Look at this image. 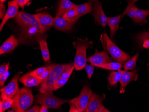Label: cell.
I'll use <instances>...</instances> for the list:
<instances>
[{
  "instance_id": "6da1fadb",
  "label": "cell",
  "mask_w": 149,
  "mask_h": 112,
  "mask_svg": "<svg viewBox=\"0 0 149 112\" xmlns=\"http://www.w3.org/2000/svg\"><path fill=\"white\" fill-rule=\"evenodd\" d=\"M18 26L19 33L18 39L21 44L31 43L33 40H37L50 27H44L38 23L33 15L19 11L15 17Z\"/></svg>"
},
{
  "instance_id": "7a4b0ae2",
  "label": "cell",
  "mask_w": 149,
  "mask_h": 112,
  "mask_svg": "<svg viewBox=\"0 0 149 112\" xmlns=\"http://www.w3.org/2000/svg\"><path fill=\"white\" fill-rule=\"evenodd\" d=\"M100 40L104 50L110 54L114 61L124 64L131 58L129 55L121 50L111 40L105 33L100 35Z\"/></svg>"
},
{
  "instance_id": "3957f363",
  "label": "cell",
  "mask_w": 149,
  "mask_h": 112,
  "mask_svg": "<svg viewBox=\"0 0 149 112\" xmlns=\"http://www.w3.org/2000/svg\"><path fill=\"white\" fill-rule=\"evenodd\" d=\"M73 44L74 48L76 49V55L74 62V69L77 71L82 70L85 67L87 62V49L93 48V41H89L87 38L83 39L78 38Z\"/></svg>"
},
{
  "instance_id": "277c9868",
  "label": "cell",
  "mask_w": 149,
  "mask_h": 112,
  "mask_svg": "<svg viewBox=\"0 0 149 112\" xmlns=\"http://www.w3.org/2000/svg\"><path fill=\"white\" fill-rule=\"evenodd\" d=\"M12 98L13 104L11 108L16 112H26L31 107L34 100L31 89L26 87L19 89Z\"/></svg>"
},
{
  "instance_id": "5b68a950",
  "label": "cell",
  "mask_w": 149,
  "mask_h": 112,
  "mask_svg": "<svg viewBox=\"0 0 149 112\" xmlns=\"http://www.w3.org/2000/svg\"><path fill=\"white\" fill-rule=\"evenodd\" d=\"M74 66V63L66 64H54L51 73L47 78L41 84L39 92H53V84L65 71Z\"/></svg>"
},
{
  "instance_id": "8992f818",
  "label": "cell",
  "mask_w": 149,
  "mask_h": 112,
  "mask_svg": "<svg viewBox=\"0 0 149 112\" xmlns=\"http://www.w3.org/2000/svg\"><path fill=\"white\" fill-rule=\"evenodd\" d=\"M69 101L57 97L54 95L53 92H40L36 96V102L37 104L52 109H59L64 104L69 103Z\"/></svg>"
},
{
  "instance_id": "52a82bcc",
  "label": "cell",
  "mask_w": 149,
  "mask_h": 112,
  "mask_svg": "<svg viewBox=\"0 0 149 112\" xmlns=\"http://www.w3.org/2000/svg\"><path fill=\"white\" fill-rule=\"evenodd\" d=\"M93 94L91 88L84 85L79 96L70 100L69 103L73 104L77 109L79 112H86L88 102Z\"/></svg>"
},
{
  "instance_id": "ba28073f",
  "label": "cell",
  "mask_w": 149,
  "mask_h": 112,
  "mask_svg": "<svg viewBox=\"0 0 149 112\" xmlns=\"http://www.w3.org/2000/svg\"><path fill=\"white\" fill-rule=\"evenodd\" d=\"M23 73L22 72H19L13 77L10 83L6 86L1 89V98L4 100L7 99L12 98L17 94L19 89L18 88V81L19 77Z\"/></svg>"
},
{
  "instance_id": "9c48e42d",
  "label": "cell",
  "mask_w": 149,
  "mask_h": 112,
  "mask_svg": "<svg viewBox=\"0 0 149 112\" xmlns=\"http://www.w3.org/2000/svg\"><path fill=\"white\" fill-rule=\"evenodd\" d=\"M87 61L90 63L94 66L97 67L111 62L112 60L106 51L104 50L103 51L99 52L97 49H96L94 54L89 57L87 59Z\"/></svg>"
},
{
  "instance_id": "30bf717a",
  "label": "cell",
  "mask_w": 149,
  "mask_h": 112,
  "mask_svg": "<svg viewBox=\"0 0 149 112\" xmlns=\"http://www.w3.org/2000/svg\"><path fill=\"white\" fill-rule=\"evenodd\" d=\"M92 15L94 17L95 22L102 27H105L107 24L108 17L104 13L101 3L97 1L95 3Z\"/></svg>"
},
{
  "instance_id": "8fae6325",
  "label": "cell",
  "mask_w": 149,
  "mask_h": 112,
  "mask_svg": "<svg viewBox=\"0 0 149 112\" xmlns=\"http://www.w3.org/2000/svg\"><path fill=\"white\" fill-rule=\"evenodd\" d=\"M8 9L0 26L1 31H2L7 22L11 18L15 17L18 14L19 5L17 0H12L11 1H8Z\"/></svg>"
},
{
  "instance_id": "7c38bea8",
  "label": "cell",
  "mask_w": 149,
  "mask_h": 112,
  "mask_svg": "<svg viewBox=\"0 0 149 112\" xmlns=\"http://www.w3.org/2000/svg\"><path fill=\"white\" fill-rule=\"evenodd\" d=\"M138 77H139V75H138V70H134L132 72L124 71L121 79L119 82L120 84V93H124L125 92V88L127 85L132 81H137Z\"/></svg>"
},
{
  "instance_id": "4fadbf2b",
  "label": "cell",
  "mask_w": 149,
  "mask_h": 112,
  "mask_svg": "<svg viewBox=\"0 0 149 112\" xmlns=\"http://www.w3.org/2000/svg\"><path fill=\"white\" fill-rule=\"evenodd\" d=\"M75 23L67 20L62 17L56 16L54 20V27L56 30L68 32L72 29Z\"/></svg>"
},
{
  "instance_id": "5bb4252c",
  "label": "cell",
  "mask_w": 149,
  "mask_h": 112,
  "mask_svg": "<svg viewBox=\"0 0 149 112\" xmlns=\"http://www.w3.org/2000/svg\"><path fill=\"white\" fill-rule=\"evenodd\" d=\"M105 98V94L99 95L96 93H93L88 102L86 112H97Z\"/></svg>"
},
{
  "instance_id": "9a60e30c",
  "label": "cell",
  "mask_w": 149,
  "mask_h": 112,
  "mask_svg": "<svg viewBox=\"0 0 149 112\" xmlns=\"http://www.w3.org/2000/svg\"><path fill=\"white\" fill-rule=\"evenodd\" d=\"M19 43V40L12 35L2 44L0 47V55L10 52L15 49Z\"/></svg>"
},
{
  "instance_id": "2e32d148",
  "label": "cell",
  "mask_w": 149,
  "mask_h": 112,
  "mask_svg": "<svg viewBox=\"0 0 149 112\" xmlns=\"http://www.w3.org/2000/svg\"><path fill=\"white\" fill-rule=\"evenodd\" d=\"M19 81L25 86L28 88L36 86L41 84L43 82V81L39 80L35 76L31 75L29 72L19 78Z\"/></svg>"
},
{
  "instance_id": "e0dca14e",
  "label": "cell",
  "mask_w": 149,
  "mask_h": 112,
  "mask_svg": "<svg viewBox=\"0 0 149 112\" xmlns=\"http://www.w3.org/2000/svg\"><path fill=\"white\" fill-rule=\"evenodd\" d=\"M33 15L41 26L50 28L53 26L54 18L47 13H39Z\"/></svg>"
},
{
  "instance_id": "ac0fdd59",
  "label": "cell",
  "mask_w": 149,
  "mask_h": 112,
  "mask_svg": "<svg viewBox=\"0 0 149 112\" xmlns=\"http://www.w3.org/2000/svg\"><path fill=\"white\" fill-rule=\"evenodd\" d=\"M77 5L72 3L70 0H60L56 16L62 17L65 13L69 10L75 8Z\"/></svg>"
},
{
  "instance_id": "d6986e66",
  "label": "cell",
  "mask_w": 149,
  "mask_h": 112,
  "mask_svg": "<svg viewBox=\"0 0 149 112\" xmlns=\"http://www.w3.org/2000/svg\"><path fill=\"white\" fill-rule=\"evenodd\" d=\"M121 17V15L114 17H108L107 24L110 28V36L111 38L114 37L116 32L120 28L119 27V23Z\"/></svg>"
},
{
  "instance_id": "ffe728a7",
  "label": "cell",
  "mask_w": 149,
  "mask_h": 112,
  "mask_svg": "<svg viewBox=\"0 0 149 112\" xmlns=\"http://www.w3.org/2000/svg\"><path fill=\"white\" fill-rule=\"evenodd\" d=\"M37 41L39 43L42 55L44 62L48 61L51 60L50 52L48 50V46L47 41L42 38H40L37 39Z\"/></svg>"
},
{
  "instance_id": "44dd1931",
  "label": "cell",
  "mask_w": 149,
  "mask_h": 112,
  "mask_svg": "<svg viewBox=\"0 0 149 112\" xmlns=\"http://www.w3.org/2000/svg\"><path fill=\"white\" fill-rule=\"evenodd\" d=\"M124 71L119 70L111 72L108 77L109 84L112 87H116L121 79Z\"/></svg>"
},
{
  "instance_id": "7402d4cb",
  "label": "cell",
  "mask_w": 149,
  "mask_h": 112,
  "mask_svg": "<svg viewBox=\"0 0 149 112\" xmlns=\"http://www.w3.org/2000/svg\"><path fill=\"white\" fill-rule=\"evenodd\" d=\"M75 9L79 15L81 17L92 13L93 9V5L88 2L81 5H77Z\"/></svg>"
},
{
  "instance_id": "603a6c76",
  "label": "cell",
  "mask_w": 149,
  "mask_h": 112,
  "mask_svg": "<svg viewBox=\"0 0 149 112\" xmlns=\"http://www.w3.org/2000/svg\"><path fill=\"white\" fill-rule=\"evenodd\" d=\"M137 17L135 23L145 24L147 22L146 18L149 15V10H141L137 7L136 10Z\"/></svg>"
},
{
  "instance_id": "cb8c5ba5",
  "label": "cell",
  "mask_w": 149,
  "mask_h": 112,
  "mask_svg": "<svg viewBox=\"0 0 149 112\" xmlns=\"http://www.w3.org/2000/svg\"><path fill=\"white\" fill-rule=\"evenodd\" d=\"M62 17L67 20L76 23L81 17L79 15L75 8H74L65 13Z\"/></svg>"
},
{
  "instance_id": "d4e9b609",
  "label": "cell",
  "mask_w": 149,
  "mask_h": 112,
  "mask_svg": "<svg viewBox=\"0 0 149 112\" xmlns=\"http://www.w3.org/2000/svg\"><path fill=\"white\" fill-rule=\"evenodd\" d=\"M97 67L102 69H107L109 70H119L123 67V65L120 63L118 62H110L109 63H105L103 65H100Z\"/></svg>"
},
{
  "instance_id": "484cf974",
  "label": "cell",
  "mask_w": 149,
  "mask_h": 112,
  "mask_svg": "<svg viewBox=\"0 0 149 112\" xmlns=\"http://www.w3.org/2000/svg\"><path fill=\"white\" fill-rule=\"evenodd\" d=\"M139 56V53H137L132 58L127 61L124 64V69L125 71L133 70L136 68V64Z\"/></svg>"
},
{
  "instance_id": "4316f807",
  "label": "cell",
  "mask_w": 149,
  "mask_h": 112,
  "mask_svg": "<svg viewBox=\"0 0 149 112\" xmlns=\"http://www.w3.org/2000/svg\"><path fill=\"white\" fill-rule=\"evenodd\" d=\"M137 7L135 5H130L129 6L127 10L125 12V14L129 17L132 19V20L136 22V17H137V14H136V10Z\"/></svg>"
},
{
  "instance_id": "83f0119b",
  "label": "cell",
  "mask_w": 149,
  "mask_h": 112,
  "mask_svg": "<svg viewBox=\"0 0 149 112\" xmlns=\"http://www.w3.org/2000/svg\"><path fill=\"white\" fill-rule=\"evenodd\" d=\"M13 104V98H9L0 101V112H4L6 109L11 108Z\"/></svg>"
},
{
  "instance_id": "f1b7e54d",
  "label": "cell",
  "mask_w": 149,
  "mask_h": 112,
  "mask_svg": "<svg viewBox=\"0 0 149 112\" xmlns=\"http://www.w3.org/2000/svg\"><path fill=\"white\" fill-rule=\"evenodd\" d=\"M69 79H62L59 78L54 82L53 84L54 91H56L62 87L68 82Z\"/></svg>"
},
{
  "instance_id": "f546056e",
  "label": "cell",
  "mask_w": 149,
  "mask_h": 112,
  "mask_svg": "<svg viewBox=\"0 0 149 112\" xmlns=\"http://www.w3.org/2000/svg\"><path fill=\"white\" fill-rule=\"evenodd\" d=\"M51 65H49L48 66L45 67H39V68H37L36 70L32 71V72H30L29 73L31 75H33V76H35V77L39 76L40 74H41L42 73L45 72L46 70L49 69L51 67Z\"/></svg>"
},
{
  "instance_id": "4dcf8cb0",
  "label": "cell",
  "mask_w": 149,
  "mask_h": 112,
  "mask_svg": "<svg viewBox=\"0 0 149 112\" xmlns=\"http://www.w3.org/2000/svg\"><path fill=\"white\" fill-rule=\"evenodd\" d=\"M136 39L139 43H143L144 41L146 39H149V31L144 32L139 34L136 37Z\"/></svg>"
},
{
  "instance_id": "1f68e13d",
  "label": "cell",
  "mask_w": 149,
  "mask_h": 112,
  "mask_svg": "<svg viewBox=\"0 0 149 112\" xmlns=\"http://www.w3.org/2000/svg\"><path fill=\"white\" fill-rule=\"evenodd\" d=\"M54 64L53 65H51V67L49 69L46 70L45 72H44L43 73H42L41 74H40L39 76H37V78L39 79V80H42L44 81L47 79V78L49 77L50 75V73H51V70H52V68Z\"/></svg>"
},
{
  "instance_id": "d6a6232c",
  "label": "cell",
  "mask_w": 149,
  "mask_h": 112,
  "mask_svg": "<svg viewBox=\"0 0 149 112\" xmlns=\"http://www.w3.org/2000/svg\"><path fill=\"white\" fill-rule=\"evenodd\" d=\"M9 68H10V67L7 68L6 72L2 76L0 77V86H1V88L4 87L5 82H6L7 79L9 75H10Z\"/></svg>"
},
{
  "instance_id": "836d02e7",
  "label": "cell",
  "mask_w": 149,
  "mask_h": 112,
  "mask_svg": "<svg viewBox=\"0 0 149 112\" xmlns=\"http://www.w3.org/2000/svg\"><path fill=\"white\" fill-rule=\"evenodd\" d=\"M85 70L87 72V75L89 79H91L92 75L93 74L94 70V66L91 64H86L85 67Z\"/></svg>"
},
{
  "instance_id": "e575fe53",
  "label": "cell",
  "mask_w": 149,
  "mask_h": 112,
  "mask_svg": "<svg viewBox=\"0 0 149 112\" xmlns=\"http://www.w3.org/2000/svg\"><path fill=\"white\" fill-rule=\"evenodd\" d=\"M74 69V66L72 67L68 70L65 71L64 72L62 73L61 76H60V78L62 79H69L70 76H71L72 73Z\"/></svg>"
},
{
  "instance_id": "d590c367",
  "label": "cell",
  "mask_w": 149,
  "mask_h": 112,
  "mask_svg": "<svg viewBox=\"0 0 149 112\" xmlns=\"http://www.w3.org/2000/svg\"><path fill=\"white\" fill-rule=\"evenodd\" d=\"M10 67V63L8 62L7 63H3L0 66V77L3 75L6 72L7 69Z\"/></svg>"
},
{
  "instance_id": "8d00e7d4",
  "label": "cell",
  "mask_w": 149,
  "mask_h": 112,
  "mask_svg": "<svg viewBox=\"0 0 149 112\" xmlns=\"http://www.w3.org/2000/svg\"><path fill=\"white\" fill-rule=\"evenodd\" d=\"M6 6L3 3H0V18L3 19L6 15Z\"/></svg>"
},
{
  "instance_id": "74e56055",
  "label": "cell",
  "mask_w": 149,
  "mask_h": 112,
  "mask_svg": "<svg viewBox=\"0 0 149 112\" xmlns=\"http://www.w3.org/2000/svg\"><path fill=\"white\" fill-rule=\"evenodd\" d=\"M41 107L39 106L38 105H35L32 107L30 109L27 110L26 112H40V109Z\"/></svg>"
},
{
  "instance_id": "f35d334b",
  "label": "cell",
  "mask_w": 149,
  "mask_h": 112,
  "mask_svg": "<svg viewBox=\"0 0 149 112\" xmlns=\"http://www.w3.org/2000/svg\"><path fill=\"white\" fill-rule=\"evenodd\" d=\"M109 112L110 111L109 110H108L107 109L105 108V107H104V106L102 104H101V105H100V106L99 108L97 110V112Z\"/></svg>"
},
{
  "instance_id": "ab89813d",
  "label": "cell",
  "mask_w": 149,
  "mask_h": 112,
  "mask_svg": "<svg viewBox=\"0 0 149 112\" xmlns=\"http://www.w3.org/2000/svg\"><path fill=\"white\" fill-rule=\"evenodd\" d=\"M69 105H70V108L69 110V112H79L78 110L76 108V107L73 104L69 103Z\"/></svg>"
},
{
  "instance_id": "60d3db41",
  "label": "cell",
  "mask_w": 149,
  "mask_h": 112,
  "mask_svg": "<svg viewBox=\"0 0 149 112\" xmlns=\"http://www.w3.org/2000/svg\"><path fill=\"white\" fill-rule=\"evenodd\" d=\"M19 6L22 9H24L25 7V0H17Z\"/></svg>"
},
{
  "instance_id": "b9f144b4",
  "label": "cell",
  "mask_w": 149,
  "mask_h": 112,
  "mask_svg": "<svg viewBox=\"0 0 149 112\" xmlns=\"http://www.w3.org/2000/svg\"><path fill=\"white\" fill-rule=\"evenodd\" d=\"M143 47L146 49L149 48V39H146L143 42Z\"/></svg>"
},
{
  "instance_id": "7bdbcfd3",
  "label": "cell",
  "mask_w": 149,
  "mask_h": 112,
  "mask_svg": "<svg viewBox=\"0 0 149 112\" xmlns=\"http://www.w3.org/2000/svg\"><path fill=\"white\" fill-rule=\"evenodd\" d=\"M48 108L45 106H41V109H40V112H48Z\"/></svg>"
},
{
  "instance_id": "ee69618b",
  "label": "cell",
  "mask_w": 149,
  "mask_h": 112,
  "mask_svg": "<svg viewBox=\"0 0 149 112\" xmlns=\"http://www.w3.org/2000/svg\"><path fill=\"white\" fill-rule=\"evenodd\" d=\"M31 3V0H25V6H29Z\"/></svg>"
},
{
  "instance_id": "f6af8a7d",
  "label": "cell",
  "mask_w": 149,
  "mask_h": 112,
  "mask_svg": "<svg viewBox=\"0 0 149 112\" xmlns=\"http://www.w3.org/2000/svg\"><path fill=\"white\" fill-rule=\"evenodd\" d=\"M88 1H89V2L93 4V6L95 3L99 1V0H88Z\"/></svg>"
},
{
  "instance_id": "bcb514c9",
  "label": "cell",
  "mask_w": 149,
  "mask_h": 112,
  "mask_svg": "<svg viewBox=\"0 0 149 112\" xmlns=\"http://www.w3.org/2000/svg\"><path fill=\"white\" fill-rule=\"evenodd\" d=\"M6 1H7V0H0V2H1V3H4Z\"/></svg>"
}]
</instances>
